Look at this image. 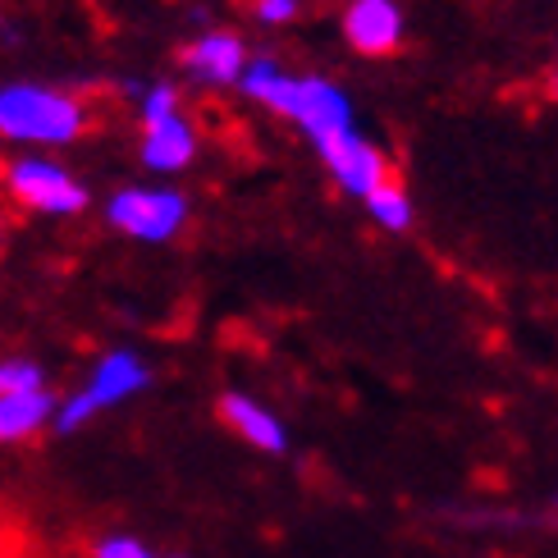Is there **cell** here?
<instances>
[{"mask_svg":"<svg viewBox=\"0 0 558 558\" xmlns=\"http://www.w3.org/2000/svg\"><path fill=\"white\" fill-rule=\"evenodd\" d=\"M239 87L266 110L293 120L312 143H325V137L353 129V101L330 78H293L275 60H247L239 74Z\"/></svg>","mask_w":558,"mask_h":558,"instance_id":"1","label":"cell"},{"mask_svg":"<svg viewBox=\"0 0 558 558\" xmlns=\"http://www.w3.org/2000/svg\"><path fill=\"white\" fill-rule=\"evenodd\" d=\"M87 129V106L74 92L46 83H5L0 87V137L19 147H69Z\"/></svg>","mask_w":558,"mask_h":558,"instance_id":"2","label":"cell"},{"mask_svg":"<svg viewBox=\"0 0 558 558\" xmlns=\"http://www.w3.org/2000/svg\"><path fill=\"white\" fill-rule=\"evenodd\" d=\"M151 385V366L143 353H133V348H110L92 362L87 380L69 393V399L56 403V416H51V430L56 435H74L83 430L87 422H97L101 412L110 408H124L129 399H137Z\"/></svg>","mask_w":558,"mask_h":558,"instance_id":"3","label":"cell"},{"mask_svg":"<svg viewBox=\"0 0 558 558\" xmlns=\"http://www.w3.org/2000/svg\"><path fill=\"white\" fill-rule=\"evenodd\" d=\"M0 183H5V193L23 206V211H37V216H51V220H64V216H83L87 211V183L78 174H69L60 160L51 156H14L5 174H0Z\"/></svg>","mask_w":558,"mask_h":558,"instance_id":"4","label":"cell"},{"mask_svg":"<svg viewBox=\"0 0 558 558\" xmlns=\"http://www.w3.org/2000/svg\"><path fill=\"white\" fill-rule=\"evenodd\" d=\"M106 225L137 243H170L189 225V197L179 189H120L106 202Z\"/></svg>","mask_w":558,"mask_h":558,"instance_id":"5","label":"cell"},{"mask_svg":"<svg viewBox=\"0 0 558 558\" xmlns=\"http://www.w3.org/2000/svg\"><path fill=\"white\" fill-rule=\"evenodd\" d=\"M316 151H320L325 166H330V174H335L339 189L353 193V197H366V193H376L380 183H389L385 151L371 147L357 129L325 137V143H316Z\"/></svg>","mask_w":558,"mask_h":558,"instance_id":"6","label":"cell"},{"mask_svg":"<svg viewBox=\"0 0 558 558\" xmlns=\"http://www.w3.org/2000/svg\"><path fill=\"white\" fill-rule=\"evenodd\" d=\"M220 422L234 430L243 445L262 449L270 458L289 453V426H284V416H279L275 408H266L262 399H252V393H239V389L220 393Z\"/></svg>","mask_w":558,"mask_h":558,"instance_id":"7","label":"cell"},{"mask_svg":"<svg viewBox=\"0 0 558 558\" xmlns=\"http://www.w3.org/2000/svg\"><path fill=\"white\" fill-rule=\"evenodd\" d=\"M247 64V51L234 33H202L189 51H183V69H189L193 83L206 87H234Z\"/></svg>","mask_w":558,"mask_h":558,"instance_id":"8","label":"cell"},{"mask_svg":"<svg viewBox=\"0 0 558 558\" xmlns=\"http://www.w3.org/2000/svg\"><path fill=\"white\" fill-rule=\"evenodd\" d=\"M343 33L362 56H385L403 37V14L393 0H353L343 14Z\"/></svg>","mask_w":558,"mask_h":558,"instance_id":"9","label":"cell"},{"mask_svg":"<svg viewBox=\"0 0 558 558\" xmlns=\"http://www.w3.org/2000/svg\"><path fill=\"white\" fill-rule=\"evenodd\" d=\"M193 156H197V129L183 114H170V120H156L143 129V166L151 174L189 170Z\"/></svg>","mask_w":558,"mask_h":558,"instance_id":"10","label":"cell"},{"mask_svg":"<svg viewBox=\"0 0 558 558\" xmlns=\"http://www.w3.org/2000/svg\"><path fill=\"white\" fill-rule=\"evenodd\" d=\"M56 403H60V399H56L51 389L0 393V445H23V439L51 430Z\"/></svg>","mask_w":558,"mask_h":558,"instance_id":"11","label":"cell"},{"mask_svg":"<svg viewBox=\"0 0 558 558\" xmlns=\"http://www.w3.org/2000/svg\"><path fill=\"white\" fill-rule=\"evenodd\" d=\"M366 211L371 220H376L380 229H389V234H403V229L412 225V197L399 189V183H380L376 193H366Z\"/></svg>","mask_w":558,"mask_h":558,"instance_id":"12","label":"cell"},{"mask_svg":"<svg viewBox=\"0 0 558 558\" xmlns=\"http://www.w3.org/2000/svg\"><path fill=\"white\" fill-rule=\"evenodd\" d=\"M46 389V366L33 357H0V393Z\"/></svg>","mask_w":558,"mask_h":558,"instance_id":"13","label":"cell"},{"mask_svg":"<svg viewBox=\"0 0 558 558\" xmlns=\"http://www.w3.org/2000/svg\"><path fill=\"white\" fill-rule=\"evenodd\" d=\"M137 114H143V129L156 124V120H170V114H179V92L170 83H151L137 92Z\"/></svg>","mask_w":558,"mask_h":558,"instance_id":"14","label":"cell"},{"mask_svg":"<svg viewBox=\"0 0 558 558\" xmlns=\"http://www.w3.org/2000/svg\"><path fill=\"white\" fill-rule=\"evenodd\" d=\"M92 558H160L151 545H143L137 536H101L92 545Z\"/></svg>","mask_w":558,"mask_h":558,"instance_id":"15","label":"cell"},{"mask_svg":"<svg viewBox=\"0 0 558 558\" xmlns=\"http://www.w3.org/2000/svg\"><path fill=\"white\" fill-rule=\"evenodd\" d=\"M257 19L262 23H289V19H298V0H257Z\"/></svg>","mask_w":558,"mask_h":558,"instance_id":"16","label":"cell"},{"mask_svg":"<svg viewBox=\"0 0 558 558\" xmlns=\"http://www.w3.org/2000/svg\"><path fill=\"white\" fill-rule=\"evenodd\" d=\"M0 558H14V554H0Z\"/></svg>","mask_w":558,"mask_h":558,"instance_id":"17","label":"cell"},{"mask_svg":"<svg viewBox=\"0 0 558 558\" xmlns=\"http://www.w3.org/2000/svg\"><path fill=\"white\" fill-rule=\"evenodd\" d=\"M170 558H183V554H170Z\"/></svg>","mask_w":558,"mask_h":558,"instance_id":"18","label":"cell"},{"mask_svg":"<svg viewBox=\"0 0 558 558\" xmlns=\"http://www.w3.org/2000/svg\"><path fill=\"white\" fill-rule=\"evenodd\" d=\"M554 92H558V78H554Z\"/></svg>","mask_w":558,"mask_h":558,"instance_id":"19","label":"cell"}]
</instances>
